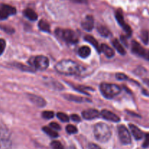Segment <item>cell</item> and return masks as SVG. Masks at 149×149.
<instances>
[{
	"mask_svg": "<svg viewBox=\"0 0 149 149\" xmlns=\"http://www.w3.org/2000/svg\"><path fill=\"white\" fill-rule=\"evenodd\" d=\"M55 69L63 75H75L79 74L84 68L71 60H62L55 65Z\"/></svg>",
	"mask_w": 149,
	"mask_h": 149,
	"instance_id": "obj_1",
	"label": "cell"
},
{
	"mask_svg": "<svg viewBox=\"0 0 149 149\" xmlns=\"http://www.w3.org/2000/svg\"><path fill=\"white\" fill-rule=\"evenodd\" d=\"M112 135L111 127L106 123H97L94 127V135L101 143L109 141Z\"/></svg>",
	"mask_w": 149,
	"mask_h": 149,
	"instance_id": "obj_2",
	"label": "cell"
},
{
	"mask_svg": "<svg viewBox=\"0 0 149 149\" xmlns=\"http://www.w3.org/2000/svg\"><path fill=\"white\" fill-rule=\"evenodd\" d=\"M102 95L107 99H112L121 93V88L118 85L109 83H102L100 86Z\"/></svg>",
	"mask_w": 149,
	"mask_h": 149,
	"instance_id": "obj_3",
	"label": "cell"
},
{
	"mask_svg": "<svg viewBox=\"0 0 149 149\" xmlns=\"http://www.w3.org/2000/svg\"><path fill=\"white\" fill-rule=\"evenodd\" d=\"M55 33L68 44H75L78 42V36L71 29H57L55 30Z\"/></svg>",
	"mask_w": 149,
	"mask_h": 149,
	"instance_id": "obj_4",
	"label": "cell"
},
{
	"mask_svg": "<svg viewBox=\"0 0 149 149\" xmlns=\"http://www.w3.org/2000/svg\"><path fill=\"white\" fill-rule=\"evenodd\" d=\"M29 64L33 66L35 69L45 71L49 66V59L44 55H38V56L32 57L29 61Z\"/></svg>",
	"mask_w": 149,
	"mask_h": 149,
	"instance_id": "obj_5",
	"label": "cell"
},
{
	"mask_svg": "<svg viewBox=\"0 0 149 149\" xmlns=\"http://www.w3.org/2000/svg\"><path fill=\"white\" fill-rule=\"evenodd\" d=\"M132 51L134 54L149 61V50L143 47L138 42L133 40L132 42Z\"/></svg>",
	"mask_w": 149,
	"mask_h": 149,
	"instance_id": "obj_6",
	"label": "cell"
},
{
	"mask_svg": "<svg viewBox=\"0 0 149 149\" xmlns=\"http://www.w3.org/2000/svg\"><path fill=\"white\" fill-rule=\"evenodd\" d=\"M118 135L120 141L124 145H129L131 143V135L127 128L124 125H120L118 127Z\"/></svg>",
	"mask_w": 149,
	"mask_h": 149,
	"instance_id": "obj_7",
	"label": "cell"
},
{
	"mask_svg": "<svg viewBox=\"0 0 149 149\" xmlns=\"http://www.w3.org/2000/svg\"><path fill=\"white\" fill-rule=\"evenodd\" d=\"M115 17H116V20L119 23V24L123 28V29L125 30V31L126 32L127 34L128 35V36H130L132 34V29H131L130 26L128 24H127L125 21V18H124L123 13H122V10H118L115 13Z\"/></svg>",
	"mask_w": 149,
	"mask_h": 149,
	"instance_id": "obj_8",
	"label": "cell"
},
{
	"mask_svg": "<svg viewBox=\"0 0 149 149\" xmlns=\"http://www.w3.org/2000/svg\"><path fill=\"white\" fill-rule=\"evenodd\" d=\"M81 27L87 31H90L94 28V18L92 15H87L81 22Z\"/></svg>",
	"mask_w": 149,
	"mask_h": 149,
	"instance_id": "obj_9",
	"label": "cell"
},
{
	"mask_svg": "<svg viewBox=\"0 0 149 149\" xmlns=\"http://www.w3.org/2000/svg\"><path fill=\"white\" fill-rule=\"evenodd\" d=\"M28 97H29V100L32 102L34 105L37 106L38 107H45L46 106V101H45V99L43 97H40V96H38L36 95L33 94H29L28 95Z\"/></svg>",
	"mask_w": 149,
	"mask_h": 149,
	"instance_id": "obj_10",
	"label": "cell"
},
{
	"mask_svg": "<svg viewBox=\"0 0 149 149\" xmlns=\"http://www.w3.org/2000/svg\"><path fill=\"white\" fill-rule=\"evenodd\" d=\"M81 114H82L84 119H87V120H91V119H94L95 118L99 117L100 113L96 109H88V110L82 111Z\"/></svg>",
	"mask_w": 149,
	"mask_h": 149,
	"instance_id": "obj_11",
	"label": "cell"
},
{
	"mask_svg": "<svg viewBox=\"0 0 149 149\" xmlns=\"http://www.w3.org/2000/svg\"><path fill=\"white\" fill-rule=\"evenodd\" d=\"M100 114L106 120L111 121L113 122H119L120 121V118L117 115L108 110H103L100 112Z\"/></svg>",
	"mask_w": 149,
	"mask_h": 149,
	"instance_id": "obj_12",
	"label": "cell"
},
{
	"mask_svg": "<svg viewBox=\"0 0 149 149\" xmlns=\"http://www.w3.org/2000/svg\"><path fill=\"white\" fill-rule=\"evenodd\" d=\"M129 127L130 129L131 130V132H132V135H133V137L135 138V140H141L145 136L143 132L138 127L135 126V125L130 124V125H129Z\"/></svg>",
	"mask_w": 149,
	"mask_h": 149,
	"instance_id": "obj_13",
	"label": "cell"
},
{
	"mask_svg": "<svg viewBox=\"0 0 149 149\" xmlns=\"http://www.w3.org/2000/svg\"><path fill=\"white\" fill-rule=\"evenodd\" d=\"M23 15H24L25 17H27L29 20H32V21H35V20H37L38 15L36 14V13L35 11H33L32 9L31 8H26V10H24L23 11Z\"/></svg>",
	"mask_w": 149,
	"mask_h": 149,
	"instance_id": "obj_14",
	"label": "cell"
},
{
	"mask_svg": "<svg viewBox=\"0 0 149 149\" xmlns=\"http://www.w3.org/2000/svg\"><path fill=\"white\" fill-rule=\"evenodd\" d=\"M100 49H101V52H103L108 58H112L114 56V51L111 47H110L109 45H106V44H102L100 46Z\"/></svg>",
	"mask_w": 149,
	"mask_h": 149,
	"instance_id": "obj_15",
	"label": "cell"
},
{
	"mask_svg": "<svg viewBox=\"0 0 149 149\" xmlns=\"http://www.w3.org/2000/svg\"><path fill=\"white\" fill-rule=\"evenodd\" d=\"M64 97H65L66 100H70V101L77 102V103H82V102L90 101V100L84 98V97H80V96L77 95H64Z\"/></svg>",
	"mask_w": 149,
	"mask_h": 149,
	"instance_id": "obj_16",
	"label": "cell"
},
{
	"mask_svg": "<svg viewBox=\"0 0 149 149\" xmlns=\"http://www.w3.org/2000/svg\"><path fill=\"white\" fill-rule=\"evenodd\" d=\"M84 39H85V41L88 42L90 44H91V45L95 48V49L97 51V52H101L100 46H99V44L98 42H97V41L96 40L93 36H90V35H87V36H84Z\"/></svg>",
	"mask_w": 149,
	"mask_h": 149,
	"instance_id": "obj_17",
	"label": "cell"
},
{
	"mask_svg": "<svg viewBox=\"0 0 149 149\" xmlns=\"http://www.w3.org/2000/svg\"><path fill=\"white\" fill-rule=\"evenodd\" d=\"M0 8L1 10H4L9 16L10 15H14L16 14V9L13 6L8 5V4H1L0 5Z\"/></svg>",
	"mask_w": 149,
	"mask_h": 149,
	"instance_id": "obj_18",
	"label": "cell"
},
{
	"mask_svg": "<svg viewBox=\"0 0 149 149\" xmlns=\"http://www.w3.org/2000/svg\"><path fill=\"white\" fill-rule=\"evenodd\" d=\"M10 136V134L8 129L5 126L0 124V141L1 140H9Z\"/></svg>",
	"mask_w": 149,
	"mask_h": 149,
	"instance_id": "obj_19",
	"label": "cell"
},
{
	"mask_svg": "<svg viewBox=\"0 0 149 149\" xmlns=\"http://www.w3.org/2000/svg\"><path fill=\"white\" fill-rule=\"evenodd\" d=\"M78 54L81 58H86L91 54V49L87 46H83L79 49Z\"/></svg>",
	"mask_w": 149,
	"mask_h": 149,
	"instance_id": "obj_20",
	"label": "cell"
},
{
	"mask_svg": "<svg viewBox=\"0 0 149 149\" xmlns=\"http://www.w3.org/2000/svg\"><path fill=\"white\" fill-rule=\"evenodd\" d=\"M46 84L48 86V87H52V88L54 89V90H61L63 89V85L61 84V83L58 82V81H55V80L53 79L47 80Z\"/></svg>",
	"mask_w": 149,
	"mask_h": 149,
	"instance_id": "obj_21",
	"label": "cell"
},
{
	"mask_svg": "<svg viewBox=\"0 0 149 149\" xmlns=\"http://www.w3.org/2000/svg\"><path fill=\"white\" fill-rule=\"evenodd\" d=\"M112 44H113V46L114 47L115 49H116V51L119 54H121V55H125L126 54V50H125L124 47L122 46V45L119 42V41L118 39H113Z\"/></svg>",
	"mask_w": 149,
	"mask_h": 149,
	"instance_id": "obj_22",
	"label": "cell"
},
{
	"mask_svg": "<svg viewBox=\"0 0 149 149\" xmlns=\"http://www.w3.org/2000/svg\"><path fill=\"white\" fill-rule=\"evenodd\" d=\"M39 29L42 31L45 32H50V26H49V23L45 20H41L39 22Z\"/></svg>",
	"mask_w": 149,
	"mask_h": 149,
	"instance_id": "obj_23",
	"label": "cell"
},
{
	"mask_svg": "<svg viewBox=\"0 0 149 149\" xmlns=\"http://www.w3.org/2000/svg\"><path fill=\"white\" fill-rule=\"evenodd\" d=\"M97 31L99 32L102 36L104 37H108L111 35V32L106 26H97Z\"/></svg>",
	"mask_w": 149,
	"mask_h": 149,
	"instance_id": "obj_24",
	"label": "cell"
},
{
	"mask_svg": "<svg viewBox=\"0 0 149 149\" xmlns=\"http://www.w3.org/2000/svg\"><path fill=\"white\" fill-rule=\"evenodd\" d=\"M42 130H43V131L47 134V135L52 137V138H57V137H58V132H55V131L53 129H52L51 127H43Z\"/></svg>",
	"mask_w": 149,
	"mask_h": 149,
	"instance_id": "obj_25",
	"label": "cell"
},
{
	"mask_svg": "<svg viewBox=\"0 0 149 149\" xmlns=\"http://www.w3.org/2000/svg\"><path fill=\"white\" fill-rule=\"evenodd\" d=\"M12 143L10 140H1L0 141V149H11Z\"/></svg>",
	"mask_w": 149,
	"mask_h": 149,
	"instance_id": "obj_26",
	"label": "cell"
},
{
	"mask_svg": "<svg viewBox=\"0 0 149 149\" xmlns=\"http://www.w3.org/2000/svg\"><path fill=\"white\" fill-rule=\"evenodd\" d=\"M74 88L76 90H77V91L80 92V93H84V94L87 95H90L88 93V91H87V90H93V89L90 88V87H84V86H77V87L74 86Z\"/></svg>",
	"mask_w": 149,
	"mask_h": 149,
	"instance_id": "obj_27",
	"label": "cell"
},
{
	"mask_svg": "<svg viewBox=\"0 0 149 149\" xmlns=\"http://www.w3.org/2000/svg\"><path fill=\"white\" fill-rule=\"evenodd\" d=\"M141 39L142 41L143 42V43L145 45H147L148 43V41H149V33L148 31H143L141 32Z\"/></svg>",
	"mask_w": 149,
	"mask_h": 149,
	"instance_id": "obj_28",
	"label": "cell"
},
{
	"mask_svg": "<svg viewBox=\"0 0 149 149\" xmlns=\"http://www.w3.org/2000/svg\"><path fill=\"white\" fill-rule=\"evenodd\" d=\"M0 29H1V30H3L7 33H9V34H12V33H13L15 32V30L13 28L10 27L9 26H5V25H0Z\"/></svg>",
	"mask_w": 149,
	"mask_h": 149,
	"instance_id": "obj_29",
	"label": "cell"
},
{
	"mask_svg": "<svg viewBox=\"0 0 149 149\" xmlns=\"http://www.w3.org/2000/svg\"><path fill=\"white\" fill-rule=\"evenodd\" d=\"M65 130L68 132V134H75L78 132V130L76 127L74 125H67L66 127H65Z\"/></svg>",
	"mask_w": 149,
	"mask_h": 149,
	"instance_id": "obj_30",
	"label": "cell"
},
{
	"mask_svg": "<svg viewBox=\"0 0 149 149\" xmlns=\"http://www.w3.org/2000/svg\"><path fill=\"white\" fill-rule=\"evenodd\" d=\"M57 117L63 122H67L69 121V117H68V115H66L64 113H62V112H59V113H57Z\"/></svg>",
	"mask_w": 149,
	"mask_h": 149,
	"instance_id": "obj_31",
	"label": "cell"
},
{
	"mask_svg": "<svg viewBox=\"0 0 149 149\" xmlns=\"http://www.w3.org/2000/svg\"><path fill=\"white\" fill-rule=\"evenodd\" d=\"M51 147L52 149H63V146L61 143L57 141H54L51 143Z\"/></svg>",
	"mask_w": 149,
	"mask_h": 149,
	"instance_id": "obj_32",
	"label": "cell"
},
{
	"mask_svg": "<svg viewBox=\"0 0 149 149\" xmlns=\"http://www.w3.org/2000/svg\"><path fill=\"white\" fill-rule=\"evenodd\" d=\"M54 116V113L50 111H44L42 113V117L45 118L47 119H52Z\"/></svg>",
	"mask_w": 149,
	"mask_h": 149,
	"instance_id": "obj_33",
	"label": "cell"
},
{
	"mask_svg": "<svg viewBox=\"0 0 149 149\" xmlns=\"http://www.w3.org/2000/svg\"><path fill=\"white\" fill-rule=\"evenodd\" d=\"M15 66H16L17 68H18L19 69L23 70V71H32L33 70H31V68H29V67L26 66V65H22L20 63H17V64H14Z\"/></svg>",
	"mask_w": 149,
	"mask_h": 149,
	"instance_id": "obj_34",
	"label": "cell"
},
{
	"mask_svg": "<svg viewBox=\"0 0 149 149\" xmlns=\"http://www.w3.org/2000/svg\"><path fill=\"white\" fill-rule=\"evenodd\" d=\"M6 47V42L4 39H0V55L4 52Z\"/></svg>",
	"mask_w": 149,
	"mask_h": 149,
	"instance_id": "obj_35",
	"label": "cell"
},
{
	"mask_svg": "<svg viewBox=\"0 0 149 149\" xmlns=\"http://www.w3.org/2000/svg\"><path fill=\"white\" fill-rule=\"evenodd\" d=\"M116 78L118 80H120V81H123V80L127 79L128 77L127 76L125 75V74H122V73H117L116 74Z\"/></svg>",
	"mask_w": 149,
	"mask_h": 149,
	"instance_id": "obj_36",
	"label": "cell"
},
{
	"mask_svg": "<svg viewBox=\"0 0 149 149\" xmlns=\"http://www.w3.org/2000/svg\"><path fill=\"white\" fill-rule=\"evenodd\" d=\"M149 146V133H146L145 135V141L143 143V148H148Z\"/></svg>",
	"mask_w": 149,
	"mask_h": 149,
	"instance_id": "obj_37",
	"label": "cell"
},
{
	"mask_svg": "<svg viewBox=\"0 0 149 149\" xmlns=\"http://www.w3.org/2000/svg\"><path fill=\"white\" fill-rule=\"evenodd\" d=\"M8 17H9L8 15H7L4 10H1V9L0 8V20H5V19H7Z\"/></svg>",
	"mask_w": 149,
	"mask_h": 149,
	"instance_id": "obj_38",
	"label": "cell"
},
{
	"mask_svg": "<svg viewBox=\"0 0 149 149\" xmlns=\"http://www.w3.org/2000/svg\"><path fill=\"white\" fill-rule=\"evenodd\" d=\"M49 127H50L52 129L56 130H60L61 129V126H60L58 123H55V122H52V123L49 124Z\"/></svg>",
	"mask_w": 149,
	"mask_h": 149,
	"instance_id": "obj_39",
	"label": "cell"
},
{
	"mask_svg": "<svg viewBox=\"0 0 149 149\" xmlns=\"http://www.w3.org/2000/svg\"><path fill=\"white\" fill-rule=\"evenodd\" d=\"M71 119H72L74 122H79L81 121V119H80L79 116H78L77 114H72L71 116Z\"/></svg>",
	"mask_w": 149,
	"mask_h": 149,
	"instance_id": "obj_40",
	"label": "cell"
},
{
	"mask_svg": "<svg viewBox=\"0 0 149 149\" xmlns=\"http://www.w3.org/2000/svg\"><path fill=\"white\" fill-rule=\"evenodd\" d=\"M88 149H103V148L95 143H90L88 146Z\"/></svg>",
	"mask_w": 149,
	"mask_h": 149,
	"instance_id": "obj_41",
	"label": "cell"
},
{
	"mask_svg": "<svg viewBox=\"0 0 149 149\" xmlns=\"http://www.w3.org/2000/svg\"><path fill=\"white\" fill-rule=\"evenodd\" d=\"M73 2L78 3V4H87L88 0H71Z\"/></svg>",
	"mask_w": 149,
	"mask_h": 149,
	"instance_id": "obj_42",
	"label": "cell"
},
{
	"mask_svg": "<svg viewBox=\"0 0 149 149\" xmlns=\"http://www.w3.org/2000/svg\"><path fill=\"white\" fill-rule=\"evenodd\" d=\"M144 83H146L147 85L149 86V79H144Z\"/></svg>",
	"mask_w": 149,
	"mask_h": 149,
	"instance_id": "obj_43",
	"label": "cell"
}]
</instances>
